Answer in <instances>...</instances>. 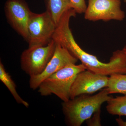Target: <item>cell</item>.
<instances>
[{
    "label": "cell",
    "mask_w": 126,
    "mask_h": 126,
    "mask_svg": "<svg viewBox=\"0 0 126 126\" xmlns=\"http://www.w3.org/2000/svg\"><path fill=\"white\" fill-rule=\"evenodd\" d=\"M55 41L80 60L87 70L109 77L118 74H126V53L122 49L113 52L109 63H103L79 46L69 27L63 28L57 33Z\"/></svg>",
    "instance_id": "cell-1"
},
{
    "label": "cell",
    "mask_w": 126,
    "mask_h": 126,
    "mask_svg": "<svg viewBox=\"0 0 126 126\" xmlns=\"http://www.w3.org/2000/svg\"><path fill=\"white\" fill-rule=\"evenodd\" d=\"M107 88L97 94H81L62 104V110L66 124L69 126H81L90 118L104 103L112 97Z\"/></svg>",
    "instance_id": "cell-2"
},
{
    "label": "cell",
    "mask_w": 126,
    "mask_h": 126,
    "mask_svg": "<svg viewBox=\"0 0 126 126\" xmlns=\"http://www.w3.org/2000/svg\"><path fill=\"white\" fill-rule=\"evenodd\" d=\"M86 69L82 63L68 64L42 81L38 92L43 96L54 94L63 102L67 101L70 99L71 88L77 75Z\"/></svg>",
    "instance_id": "cell-3"
},
{
    "label": "cell",
    "mask_w": 126,
    "mask_h": 126,
    "mask_svg": "<svg viewBox=\"0 0 126 126\" xmlns=\"http://www.w3.org/2000/svg\"><path fill=\"white\" fill-rule=\"evenodd\" d=\"M56 44L53 39L47 45L29 47L20 56L21 69L30 77L43 73L53 57Z\"/></svg>",
    "instance_id": "cell-4"
},
{
    "label": "cell",
    "mask_w": 126,
    "mask_h": 126,
    "mask_svg": "<svg viewBox=\"0 0 126 126\" xmlns=\"http://www.w3.org/2000/svg\"><path fill=\"white\" fill-rule=\"evenodd\" d=\"M56 25L46 11L39 14L32 12L28 25L29 47L47 45L52 40Z\"/></svg>",
    "instance_id": "cell-5"
},
{
    "label": "cell",
    "mask_w": 126,
    "mask_h": 126,
    "mask_svg": "<svg viewBox=\"0 0 126 126\" xmlns=\"http://www.w3.org/2000/svg\"><path fill=\"white\" fill-rule=\"evenodd\" d=\"M121 5L120 0H88L84 18L93 21H121L125 18L126 15Z\"/></svg>",
    "instance_id": "cell-6"
},
{
    "label": "cell",
    "mask_w": 126,
    "mask_h": 126,
    "mask_svg": "<svg viewBox=\"0 0 126 126\" xmlns=\"http://www.w3.org/2000/svg\"><path fill=\"white\" fill-rule=\"evenodd\" d=\"M4 10L8 23L27 41L28 25L32 12L24 0H7Z\"/></svg>",
    "instance_id": "cell-7"
},
{
    "label": "cell",
    "mask_w": 126,
    "mask_h": 126,
    "mask_svg": "<svg viewBox=\"0 0 126 126\" xmlns=\"http://www.w3.org/2000/svg\"><path fill=\"white\" fill-rule=\"evenodd\" d=\"M109 77L86 69L79 73L70 90V99L81 94H92L107 88Z\"/></svg>",
    "instance_id": "cell-8"
},
{
    "label": "cell",
    "mask_w": 126,
    "mask_h": 126,
    "mask_svg": "<svg viewBox=\"0 0 126 126\" xmlns=\"http://www.w3.org/2000/svg\"><path fill=\"white\" fill-rule=\"evenodd\" d=\"M78 60L66 48L56 44L53 55L43 73L39 75L30 77V87L33 90L37 89L46 79L68 64H76Z\"/></svg>",
    "instance_id": "cell-9"
},
{
    "label": "cell",
    "mask_w": 126,
    "mask_h": 126,
    "mask_svg": "<svg viewBox=\"0 0 126 126\" xmlns=\"http://www.w3.org/2000/svg\"><path fill=\"white\" fill-rule=\"evenodd\" d=\"M46 11L56 25L65 12L72 9L70 0H45Z\"/></svg>",
    "instance_id": "cell-10"
},
{
    "label": "cell",
    "mask_w": 126,
    "mask_h": 126,
    "mask_svg": "<svg viewBox=\"0 0 126 126\" xmlns=\"http://www.w3.org/2000/svg\"><path fill=\"white\" fill-rule=\"evenodd\" d=\"M0 80L7 87L16 101L19 104H22L26 107H29V104L18 94L15 82L10 75L6 72L1 61H0Z\"/></svg>",
    "instance_id": "cell-11"
},
{
    "label": "cell",
    "mask_w": 126,
    "mask_h": 126,
    "mask_svg": "<svg viewBox=\"0 0 126 126\" xmlns=\"http://www.w3.org/2000/svg\"><path fill=\"white\" fill-rule=\"evenodd\" d=\"M107 90L110 94H126V74H115L109 77Z\"/></svg>",
    "instance_id": "cell-12"
},
{
    "label": "cell",
    "mask_w": 126,
    "mask_h": 126,
    "mask_svg": "<svg viewBox=\"0 0 126 126\" xmlns=\"http://www.w3.org/2000/svg\"><path fill=\"white\" fill-rule=\"evenodd\" d=\"M106 108L111 115L126 116V94L112 97L107 102Z\"/></svg>",
    "instance_id": "cell-13"
},
{
    "label": "cell",
    "mask_w": 126,
    "mask_h": 126,
    "mask_svg": "<svg viewBox=\"0 0 126 126\" xmlns=\"http://www.w3.org/2000/svg\"><path fill=\"white\" fill-rule=\"evenodd\" d=\"M72 9L77 14L84 13L87 9L85 0H70Z\"/></svg>",
    "instance_id": "cell-14"
},
{
    "label": "cell",
    "mask_w": 126,
    "mask_h": 126,
    "mask_svg": "<svg viewBox=\"0 0 126 126\" xmlns=\"http://www.w3.org/2000/svg\"><path fill=\"white\" fill-rule=\"evenodd\" d=\"M99 109L93 114L90 118L86 121L87 125L88 126H101V110Z\"/></svg>",
    "instance_id": "cell-15"
},
{
    "label": "cell",
    "mask_w": 126,
    "mask_h": 126,
    "mask_svg": "<svg viewBox=\"0 0 126 126\" xmlns=\"http://www.w3.org/2000/svg\"><path fill=\"white\" fill-rule=\"evenodd\" d=\"M117 123L120 126H126V121H124L121 117L116 118V119Z\"/></svg>",
    "instance_id": "cell-16"
},
{
    "label": "cell",
    "mask_w": 126,
    "mask_h": 126,
    "mask_svg": "<svg viewBox=\"0 0 126 126\" xmlns=\"http://www.w3.org/2000/svg\"><path fill=\"white\" fill-rule=\"evenodd\" d=\"M124 51V52H126V45L124 46V48H123V49H122Z\"/></svg>",
    "instance_id": "cell-17"
},
{
    "label": "cell",
    "mask_w": 126,
    "mask_h": 126,
    "mask_svg": "<svg viewBox=\"0 0 126 126\" xmlns=\"http://www.w3.org/2000/svg\"><path fill=\"white\" fill-rule=\"evenodd\" d=\"M124 2L126 3V0H124Z\"/></svg>",
    "instance_id": "cell-18"
}]
</instances>
